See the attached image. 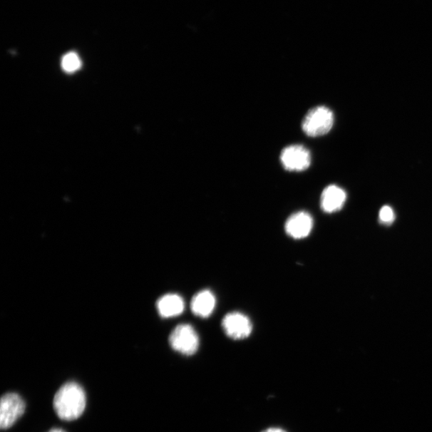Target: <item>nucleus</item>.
<instances>
[{
	"mask_svg": "<svg viewBox=\"0 0 432 432\" xmlns=\"http://www.w3.org/2000/svg\"><path fill=\"white\" fill-rule=\"evenodd\" d=\"M87 398L80 384H65L54 397L53 407L57 416L63 421H71L80 418L86 408Z\"/></svg>",
	"mask_w": 432,
	"mask_h": 432,
	"instance_id": "f257e3e1",
	"label": "nucleus"
},
{
	"mask_svg": "<svg viewBox=\"0 0 432 432\" xmlns=\"http://www.w3.org/2000/svg\"><path fill=\"white\" fill-rule=\"evenodd\" d=\"M334 124V114L326 107L312 108L306 115L302 123L304 133L310 137L324 135L330 132Z\"/></svg>",
	"mask_w": 432,
	"mask_h": 432,
	"instance_id": "f03ea898",
	"label": "nucleus"
},
{
	"mask_svg": "<svg viewBox=\"0 0 432 432\" xmlns=\"http://www.w3.org/2000/svg\"><path fill=\"white\" fill-rule=\"evenodd\" d=\"M169 344L173 350L180 354L193 356L199 349L200 339L193 326L180 324L170 335Z\"/></svg>",
	"mask_w": 432,
	"mask_h": 432,
	"instance_id": "7ed1b4c3",
	"label": "nucleus"
},
{
	"mask_svg": "<svg viewBox=\"0 0 432 432\" xmlns=\"http://www.w3.org/2000/svg\"><path fill=\"white\" fill-rule=\"evenodd\" d=\"M24 399L16 394H6L0 402V428L9 429L16 423L25 411Z\"/></svg>",
	"mask_w": 432,
	"mask_h": 432,
	"instance_id": "20e7f679",
	"label": "nucleus"
},
{
	"mask_svg": "<svg viewBox=\"0 0 432 432\" xmlns=\"http://www.w3.org/2000/svg\"><path fill=\"white\" fill-rule=\"evenodd\" d=\"M280 160L287 171L302 172L310 167L312 156L305 147L291 145L282 150Z\"/></svg>",
	"mask_w": 432,
	"mask_h": 432,
	"instance_id": "39448f33",
	"label": "nucleus"
},
{
	"mask_svg": "<svg viewBox=\"0 0 432 432\" xmlns=\"http://www.w3.org/2000/svg\"><path fill=\"white\" fill-rule=\"evenodd\" d=\"M222 326L226 335L235 340L245 339L252 331L250 319L240 312L227 314L222 319Z\"/></svg>",
	"mask_w": 432,
	"mask_h": 432,
	"instance_id": "423d86ee",
	"label": "nucleus"
},
{
	"mask_svg": "<svg viewBox=\"0 0 432 432\" xmlns=\"http://www.w3.org/2000/svg\"><path fill=\"white\" fill-rule=\"evenodd\" d=\"M313 227V219L309 213L299 212L287 219L285 232L294 240L304 239L309 237Z\"/></svg>",
	"mask_w": 432,
	"mask_h": 432,
	"instance_id": "0eeeda50",
	"label": "nucleus"
},
{
	"mask_svg": "<svg viewBox=\"0 0 432 432\" xmlns=\"http://www.w3.org/2000/svg\"><path fill=\"white\" fill-rule=\"evenodd\" d=\"M346 194L341 187L336 185L326 187L322 195V207L326 213L336 212L341 209L346 202Z\"/></svg>",
	"mask_w": 432,
	"mask_h": 432,
	"instance_id": "6e6552de",
	"label": "nucleus"
},
{
	"mask_svg": "<svg viewBox=\"0 0 432 432\" xmlns=\"http://www.w3.org/2000/svg\"><path fill=\"white\" fill-rule=\"evenodd\" d=\"M156 307L162 317L171 318L180 315L185 310V301L179 294H168L158 300Z\"/></svg>",
	"mask_w": 432,
	"mask_h": 432,
	"instance_id": "1a4fd4ad",
	"label": "nucleus"
},
{
	"mask_svg": "<svg viewBox=\"0 0 432 432\" xmlns=\"http://www.w3.org/2000/svg\"><path fill=\"white\" fill-rule=\"evenodd\" d=\"M215 297L213 293L208 290L198 292L192 298L191 309L194 315L201 318H207L212 315L215 307Z\"/></svg>",
	"mask_w": 432,
	"mask_h": 432,
	"instance_id": "9d476101",
	"label": "nucleus"
},
{
	"mask_svg": "<svg viewBox=\"0 0 432 432\" xmlns=\"http://www.w3.org/2000/svg\"><path fill=\"white\" fill-rule=\"evenodd\" d=\"M81 67V58L77 54L74 53V52H70V53L63 56L62 60V68L65 71L68 72V73H72V72H76L80 69Z\"/></svg>",
	"mask_w": 432,
	"mask_h": 432,
	"instance_id": "9b49d317",
	"label": "nucleus"
},
{
	"mask_svg": "<svg viewBox=\"0 0 432 432\" xmlns=\"http://www.w3.org/2000/svg\"><path fill=\"white\" fill-rule=\"evenodd\" d=\"M396 218L394 211L389 206H384L379 211V220L385 225H390Z\"/></svg>",
	"mask_w": 432,
	"mask_h": 432,
	"instance_id": "f8f14e48",
	"label": "nucleus"
},
{
	"mask_svg": "<svg viewBox=\"0 0 432 432\" xmlns=\"http://www.w3.org/2000/svg\"><path fill=\"white\" fill-rule=\"evenodd\" d=\"M262 432H286L285 431H284L283 429H280V428H268L264 431Z\"/></svg>",
	"mask_w": 432,
	"mask_h": 432,
	"instance_id": "ddd939ff",
	"label": "nucleus"
},
{
	"mask_svg": "<svg viewBox=\"0 0 432 432\" xmlns=\"http://www.w3.org/2000/svg\"><path fill=\"white\" fill-rule=\"evenodd\" d=\"M48 432H65V431L61 429L55 428V429H52V430L49 431Z\"/></svg>",
	"mask_w": 432,
	"mask_h": 432,
	"instance_id": "4468645a",
	"label": "nucleus"
}]
</instances>
